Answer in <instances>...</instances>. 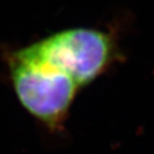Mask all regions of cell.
Returning <instances> with one entry per match:
<instances>
[{"label":"cell","instance_id":"7a4b0ae2","mask_svg":"<svg viewBox=\"0 0 154 154\" xmlns=\"http://www.w3.org/2000/svg\"><path fill=\"white\" fill-rule=\"evenodd\" d=\"M28 48L69 74L79 88L90 85L120 57L115 36L94 28L64 29Z\"/></svg>","mask_w":154,"mask_h":154},{"label":"cell","instance_id":"6da1fadb","mask_svg":"<svg viewBox=\"0 0 154 154\" xmlns=\"http://www.w3.org/2000/svg\"><path fill=\"white\" fill-rule=\"evenodd\" d=\"M9 67L14 91L22 107L49 129L58 130L68 117L79 85L28 46L10 55Z\"/></svg>","mask_w":154,"mask_h":154}]
</instances>
